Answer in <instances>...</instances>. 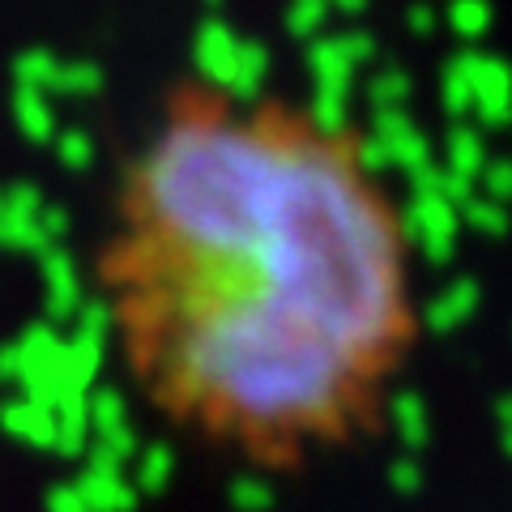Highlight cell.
I'll list each match as a JSON object with an SVG mask.
<instances>
[{
  "mask_svg": "<svg viewBox=\"0 0 512 512\" xmlns=\"http://www.w3.org/2000/svg\"><path fill=\"white\" fill-rule=\"evenodd\" d=\"M384 141L286 99L171 90L90 256L120 393L184 453L299 483L393 427L427 346L431 256Z\"/></svg>",
  "mask_w": 512,
  "mask_h": 512,
  "instance_id": "6da1fadb",
  "label": "cell"
},
{
  "mask_svg": "<svg viewBox=\"0 0 512 512\" xmlns=\"http://www.w3.org/2000/svg\"><path fill=\"white\" fill-rule=\"evenodd\" d=\"M453 64L466 73L470 94H474V111L487 124H508L512 120V69L500 56H483V52H461Z\"/></svg>",
  "mask_w": 512,
  "mask_h": 512,
  "instance_id": "7a4b0ae2",
  "label": "cell"
},
{
  "mask_svg": "<svg viewBox=\"0 0 512 512\" xmlns=\"http://www.w3.org/2000/svg\"><path fill=\"white\" fill-rule=\"evenodd\" d=\"M235 52H239V39H235V30L227 22H201L197 30V43H192V60H197V69H201V82H210V86H227L231 82V69H235Z\"/></svg>",
  "mask_w": 512,
  "mask_h": 512,
  "instance_id": "3957f363",
  "label": "cell"
},
{
  "mask_svg": "<svg viewBox=\"0 0 512 512\" xmlns=\"http://www.w3.org/2000/svg\"><path fill=\"white\" fill-rule=\"evenodd\" d=\"M265 69H269V52H265V43H256V39H239V52H235L231 82L222 86V90H227L235 103H252L256 94H261Z\"/></svg>",
  "mask_w": 512,
  "mask_h": 512,
  "instance_id": "277c9868",
  "label": "cell"
},
{
  "mask_svg": "<svg viewBox=\"0 0 512 512\" xmlns=\"http://www.w3.org/2000/svg\"><path fill=\"white\" fill-rule=\"evenodd\" d=\"M308 69L316 73V86H329V90H350V77H355V64L346 60L338 35L312 39V47H308Z\"/></svg>",
  "mask_w": 512,
  "mask_h": 512,
  "instance_id": "5b68a950",
  "label": "cell"
},
{
  "mask_svg": "<svg viewBox=\"0 0 512 512\" xmlns=\"http://www.w3.org/2000/svg\"><path fill=\"white\" fill-rule=\"evenodd\" d=\"M13 73H18V82L26 90H52L56 73H60V56H52L47 47H30V52H22L18 60H13Z\"/></svg>",
  "mask_w": 512,
  "mask_h": 512,
  "instance_id": "8992f818",
  "label": "cell"
},
{
  "mask_svg": "<svg viewBox=\"0 0 512 512\" xmlns=\"http://www.w3.org/2000/svg\"><path fill=\"white\" fill-rule=\"evenodd\" d=\"M448 26L470 43L483 39L491 26V0H453V5H448Z\"/></svg>",
  "mask_w": 512,
  "mask_h": 512,
  "instance_id": "52a82bcc",
  "label": "cell"
},
{
  "mask_svg": "<svg viewBox=\"0 0 512 512\" xmlns=\"http://www.w3.org/2000/svg\"><path fill=\"white\" fill-rule=\"evenodd\" d=\"M103 86V73H99V64H86V60H60V73H56V82L52 90H64V94H94Z\"/></svg>",
  "mask_w": 512,
  "mask_h": 512,
  "instance_id": "ba28073f",
  "label": "cell"
},
{
  "mask_svg": "<svg viewBox=\"0 0 512 512\" xmlns=\"http://www.w3.org/2000/svg\"><path fill=\"white\" fill-rule=\"evenodd\" d=\"M18 120L35 141H43L47 133H52V107L43 103L39 90H26V86L18 90Z\"/></svg>",
  "mask_w": 512,
  "mask_h": 512,
  "instance_id": "9c48e42d",
  "label": "cell"
},
{
  "mask_svg": "<svg viewBox=\"0 0 512 512\" xmlns=\"http://www.w3.org/2000/svg\"><path fill=\"white\" fill-rule=\"evenodd\" d=\"M367 94H372V103L380 111H397V103H406V94H410V77L402 69H384V73L372 77Z\"/></svg>",
  "mask_w": 512,
  "mask_h": 512,
  "instance_id": "30bf717a",
  "label": "cell"
},
{
  "mask_svg": "<svg viewBox=\"0 0 512 512\" xmlns=\"http://www.w3.org/2000/svg\"><path fill=\"white\" fill-rule=\"evenodd\" d=\"M325 13H329V5H320V0H295L291 13H286V30H291L295 39H316Z\"/></svg>",
  "mask_w": 512,
  "mask_h": 512,
  "instance_id": "8fae6325",
  "label": "cell"
},
{
  "mask_svg": "<svg viewBox=\"0 0 512 512\" xmlns=\"http://www.w3.org/2000/svg\"><path fill=\"white\" fill-rule=\"evenodd\" d=\"M444 103H448V111H466V107H474V94H470L466 73H461L453 60H448V69H444Z\"/></svg>",
  "mask_w": 512,
  "mask_h": 512,
  "instance_id": "7c38bea8",
  "label": "cell"
},
{
  "mask_svg": "<svg viewBox=\"0 0 512 512\" xmlns=\"http://www.w3.org/2000/svg\"><path fill=\"white\" fill-rule=\"evenodd\" d=\"M338 43H342V52H346V60L355 64V69H363L367 60H376V39H372V35H363V30L338 35Z\"/></svg>",
  "mask_w": 512,
  "mask_h": 512,
  "instance_id": "4fadbf2b",
  "label": "cell"
},
{
  "mask_svg": "<svg viewBox=\"0 0 512 512\" xmlns=\"http://www.w3.org/2000/svg\"><path fill=\"white\" fill-rule=\"evenodd\" d=\"M406 26H410V35H436V13H431V5H410L406 9Z\"/></svg>",
  "mask_w": 512,
  "mask_h": 512,
  "instance_id": "5bb4252c",
  "label": "cell"
},
{
  "mask_svg": "<svg viewBox=\"0 0 512 512\" xmlns=\"http://www.w3.org/2000/svg\"><path fill=\"white\" fill-rule=\"evenodd\" d=\"M453 154H457L461 167H470L474 158H483V141H478L474 133H457V137H453Z\"/></svg>",
  "mask_w": 512,
  "mask_h": 512,
  "instance_id": "9a60e30c",
  "label": "cell"
},
{
  "mask_svg": "<svg viewBox=\"0 0 512 512\" xmlns=\"http://www.w3.org/2000/svg\"><path fill=\"white\" fill-rule=\"evenodd\" d=\"M77 158V163H86L90 158V146H86V137L82 133H64V158Z\"/></svg>",
  "mask_w": 512,
  "mask_h": 512,
  "instance_id": "2e32d148",
  "label": "cell"
},
{
  "mask_svg": "<svg viewBox=\"0 0 512 512\" xmlns=\"http://www.w3.org/2000/svg\"><path fill=\"white\" fill-rule=\"evenodd\" d=\"M329 5H338V9H346V13H359L367 0H329Z\"/></svg>",
  "mask_w": 512,
  "mask_h": 512,
  "instance_id": "e0dca14e",
  "label": "cell"
},
{
  "mask_svg": "<svg viewBox=\"0 0 512 512\" xmlns=\"http://www.w3.org/2000/svg\"><path fill=\"white\" fill-rule=\"evenodd\" d=\"M205 5H222V0H205Z\"/></svg>",
  "mask_w": 512,
  "mask_h": 512,
  "instance_id": "ac0fdd59",
  "label": "cell"
},
{
  "mask_svg": "<svg viewBox=\"0 0 512 512\" xmlns=\"http://www.w3.org/2000/svg\"><path fill=\"white\" fill-rule=\"evenodd\" d=\"M320 5H329V0H320Z\"/></svg>",
  "mask_w": 512,
  "mask_h": 512,
  "instance_id": "d6986e66",
  "label": "cell"
}]
</instances>
